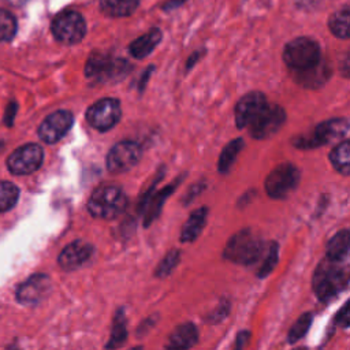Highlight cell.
<instances>
[{"label": "cell", "mask_w": 350, "mask_h": 350, "mask_svg": "<svg viewBox=\"0 0 350 350\" xmlns=\"http://www.w3.org/2000/svg\"><path fill=\"white\" fill-rule=\"evenodd\" d=\"M349 23H350V10L347 5H345L331 15L328 21V27L336 37L349 38Z\"/></svg>", "instance_id": "obj_26"}, {"label": "cell", "mask_w": 350, "mask_h": 350, "mask_svg": "<svg viewBox=\"0 0 350 350\" xmlns=\"http://www.w3.org/2000/svg\"><path fill=\"white\" fill-rule=\"evenodd\" d=\"M349 133V122L347 119H329L314 127V130L309 134L299 135L294 139V145L302 149L319 148L332 141H338L345 138Z\"/></svg>", "instance_id": "obj_6"}, {"label": "cell", "mask_w": 350, "mask_h": 350, "mask_svg": "<svg viewBox=\"0 0 350 350\" xmlns=\"http://www.w3.org/2000/svg\"><path fill=\"white\" fill-rule=\"evenodd\" d=\"M347 308H349V304L346 302L343 306H342V309L339 310V313L336 314V324H339L340 327H343V328H346V327H349V323H350V319H349V310H347Z\"/></svg>", "instance_id": "obj_34"}, {"label": "cell", "mask_w": 350, "mask_h": 350, "mask_svg": "<svg viewBox=\"0 0 350 350\" xmlns=\"http://www.w3.org/2000/svg\"><path fill=\"white\" fill-rule=\"evenodd\" d=\"M329 160L335 170L343 175H349L350 171V144L347 139L339 142L329 153Z\"/></svg>", "instance_id": "obj_24"}, {"label": "cell", "mask_w": 350, "mask_h": 350, "mask_svg": "<svg viewBox=\"0 0 350 350\" xmlns=\"http://www.w3.org/2000/svg\"><path fill=\"white\" fill-rule=\"evenodd\" d=\"M19 198V189L16 185L0 180V212L10 211Z\"/></svg>", "instance_id": "obj_28"}, {"label": "cell", "mask_w": 350, "mask_h": 350, "mask_svg": "<svg viewBox=\"0 0 350 350\" xmlns=\"http://www.w3.org/2000/svg\"><path fill=\"white\" fill-rule=\"evenodd\" d=\"M343 261L325 257L317 265L312 283L314 294L320 301L328 302L347 287L349 272Z\"/></svg>", "instance_id": "obj_1"}, {"label": "cell", "mask_w": 350, "mask_h": 350, "mask_svg": "<svg viewBox=\"0 0 350 350\" xmlns=\"http://www.w3.org/2000/svg\"><path fill=\"white\" fill-rule=\"evenodd\" d=\"M160 40H161V31L159 29H152L146 34L134 40L129 46V52L135 59H144L156 48Z\"/></svg>", "instance_id": "obj_19"}, {"label": "cell", "mask_w": 350, "mask_h": 350, "mask_svg": "<svg viewBox=\"0 0 350 350\" xmlns=\"http://www.w3.org/2000/svg\"><path fill=\"white\" fill-rule=\"evenodd\" d=\"M53 37L66 45L79 42L86 34L83 16L77 11H63L55 16L51 25Z\"/></svg>", "instance_id": "obj_7"}, {"label": "cell", "mask_w": 350, "mask_h": 350, "mask_svg": "<svg viewBox=\"0 0 350 350\" xmlns=\"http://www.w3.org/2000/svg\"><path fill=\"white\" fill-rule=\"evenodd\" d=\"M127 338V329H126V316L122 309H119L113 317L112 323V329H111V336L107 342V349H118L124 343Z\"/></svg>", "instance_id": "obj_25"}, {"label": "cell", "mask_w": 350, "mask_h": 350, "mask_svg": "<svg viewBox=\"0 0 350 350\" xmlns=\"http://www.w3.org/2000/svg\"><path fill=\"white\" fill-rule=\"evenodd\" d=\"M297 350H306V349H297Z\"/></svg>", "instance_id": "obj_40"}, {"label": "cell", "mask_w": 350, "mask_h": 350, "mask_svg": "<svg viewBox=\"0 0 350 350\" xmlns=\"http://www.w3.org/2000/svg\"><path fill=\"white\" fill-rule=\"evenodd\" d=\"M198 340V331L193 323H183L178 325L170 335L167 350H189Z\"/></svg>", "instance_id": "obj_18"}, {"label": "cell", "mask_w": 350, "mask_h": 350, "mask_svg": "<svg viewBox=\"0 0 350 350\" xmlns=\"http://www.w3.org/2000/svg\"><path fill=\"white\" fill-rule=\"evenodd\" d=\"M228 313V302L224 301L220 304V306H217V309L213 310V313L209 316V320L216 323V321H220L221 319H224Z\"/></svg>", "instance_id": "obj_33"}, {"label": "cell", "mask_w": 350, "mask_h": 350, "mask_svg": "<svg viewBox=\"0 0 350 350\" xmlns=\"http://www.w3.org/2000/svg\"><path fill=\"white\" fill-rule=\"evenodd\" d=\"M51 290V280L46 275L37 273L26 279L16 288V299L23 305H34L44 299Z\"/></svg>", "instance_id": "obj_15"}, {"label": "cell", "mask_w": 350, "mask_h": 350, "mask_svg": "<svg viewBox=\"0 0 350 350\" xmlns=\"http://www.w3.org/2000/svg\"><path fill=\"white\" fill-rule=\"evenodd\" d=\"M129 350H144L141 346H135V347H131V349H129Z\"/></svg>", "instance_id": "obj_39"}, {"label": "cell", "mask_w": 350, "mask_h": 350, "mask_svg": "<svg viewBox=\"0 0 350 350\" xmlns=\"http://www.w3.org/2000/svg\"><path fill=\"white\" fill-rule=\"evenodd\" d=\"M349 253V231L336 232L327 243L325 257L331 260H346Z\"/></svg>", "instance_id": "obj_22"}, {"label": "cell", "mask_w": 350, "mask_h": 350, "mask_svg": "<svg viewBox=\"0 0 350 350\" xmlns=\"http://www.w3.org/2000/svg\"><path fill=\"white\" fill-rule=\"evenodd\" d=\"M206 215H208V209L205 206L196 209L189 219L186 220L183 228H182V234H180V241L182 242H193L202 231L205 221H206Z\"/></svg>", "instance_id": "obj_20"}, {"label": "cell", "mask_w": 350, "mask_h": 350, "mask_svg": "<svg viewBox=\"0 0 350 350\" xmlns=\"http://www.w3.org/2000/svg\"><path fill=\"white\" fill-rule=\"evenodd\" d=\"M243 148V139L242 138H235L231 142H228L224 149L221 150L220 156H219V161H217V170L220 172H227L231 165L234 164L238 153L241 152V149Z\"/></svg>", "instance_id": "obj_27"}, {"label": "cell", "mask_w": 350, "mask_h": 350, "mask_svg": "<svg viewBox=\"0 0 350 350\" xmlns=\"http://www.w3.org/2000/svg\"><path fill=\"white\" fill-rule=\"evenodd\" d=\"M299 171L290 163H283L275 167L265 179L267 194L272 198H286L298 186Z\"/></svg>", "instance_id": "obj_8"}, {"label": "cell", "mask_w": 350, "mask_h": 350, "mask_svg": "<svg viewBox=\"0 0 350 350\" xmlns=\"http://www.w3.org/2000/svg\"><path fill=\"white\" fill-rule=\"evenodd\" d=\"M93 254V246L85 241H74L68 243L59 254V265L63 269H75L85 264Z\"/></svg>", "instance_id": "obj_17"}, {"label": "cell", "mask_w": 350, "mask_h": 350, "mask_svg": "<svg viewBox=\"0 0 350 350\" xmlns=\"http://www.w3.org/2000/svg\"><path fill=\"white\" fill-rule=\"evenodd\" d=\"M159 182V178L154 179L153 186L142 196L138 209L139 212H144V217H145V226H149L161 212V208L164 205V201L170 197V194L172 193L174 187H176L175 183L165 186L164 189L156 191L154 186Z\"/></svg>", "instance_id": "obj_16"}, {"label": "cell", "mask_w": 350, "mask_h": 350, "mask_svg": "<svg viewBox=\"0 0 350 350\" xmlns=\"http://www.w3.org/2000/svg\"><path fill=\"white\" fill-rule=\"evenodd\" d=\"M16 34V19L7 11L0 8V41H11Z\"/></svg>", "instance_id": "obj_29"}, {"label": "cell", "mask_w": 350, "mask_h": 350, "mask_svg": "<svg viewBox=\"0 0 350 350\" xmlns=\"http://www.w3.org/2000/svg\"><path fill=\"white\" fill-rule=\"evenodd\" d=\"M8 4H11V5H14V7H21V5H23V4H26L27 3V0H5Z\"/></svg>", "instance_id": "obj_38"}, {"label": "cell", "mask_w": 350, "mask_h": 350, "mask_svg": "<svg viewBox=\"0 0 350 350\" xmlns=\"http://www.w3.org/2000/svg\"><path fill=\"white\" fill-rule=\"evenodd\" d=\"M286 120V112L280 105L267 104L258 116L247 126L250 135L256 139L269 138L276 134Z\"/></svg>", "instance_id": "obj_10"}, {"label": "cell", "mask_w": 350, "mask_h": 350, "mask_svg": "<svg viewBox=\"0 0 350 350\" xmlns=\"http://www.w3.org/2000/svg\"><path fill=\"white\" fill-rule=\"evenodd\" d=\"M278 257H279V253H278V245L276 243H271V246L268 247L265 256H264V260L260 265V269H258V278H265L268 276L273 268L276 267L278 264Z\"/></svg>", "instance_id": "obj_32"}, {"label": "cell", "mask_w": 350, "mask_h": 350, "mask_svg": "<svg viewBox=\"0 0 350 350\" xmlns=\"http://www.w3.org/2000/svg\"><path fill=\"white\" fill-rule=\"evenodd\" d=\"M283 60L288 68L301 72L314 67L320 60V46L309 37H298L283 49Z\"/></svg>", "instance_id": "obj_4"}, {"label": "cell", "mask_w": 350, "mask_h": 350, "mask_svg": "<svg viewBox=\"0 0 350 350\" xmlns=\"http://www.w3.org/2000/svg\"><path fill=\"white\" fill-rule=\"evenodd\" d=\"M262 252V241L250 228H246L230 238L224 249V257L235 264L252 265L260 260Z\"/></svg>", "instance_id": "obj_2"}, {"label": "cell", "mask_w": 350, "mask_h": 350, "mask_svg": "<svg viewBox=\"0 0 350 350\" xmlns=\"http://www.w3.org/2000/svg\"><path fill=\"white\" fill-rule=\"evenodd\" d=\"M74 116L70 111L60 109L48 115L38 127V137L46 144H55L62 139L71 129Z\"/></svg>", "instance_id": "obj_13"}, {"label": "cell", "mask_w": 350, "mask_h": 350, "mask_svg": "<svg viewBox=\"0 0 350 350\" xmlns=\"http://www.w3.org/2000/svg\"><path fill=\"white\" fill-rule=\"evenodd\" d=\"M16 113V104L14 101H11L5 109V115H4V122L11 126L12 124V120H14V116Z\"/></svg>", "instance_id": "obj_36"}, {"label": "cell", "mask_w": 350, "mask_h": 350, "mask_svg": "<svg viewBox=\"0 0 350 350\" xmlns=\"http://www.w3.org/2000/svg\"><path fill=\"white\" fill-rule=\"evenodd\" d=\"M130 64L124 59L104 53H94L89 57L85 67V75L96 82H113L126 77Z\"/></svg>", "instance_id": "obj_5"}, {"label": "cell", "mask_w": 350, "mask_h": 350, "mask_svg": "<svg viewBox=\"0 0 350 350\" xmlns=\"http://www.w3.org/2000/svg\"><path fill=\"white\" fill-rule=\"evenodd\" d=\"M126 204V196L119 187L103 185L92 193L88 201V211L98 219H115L124 211Z\"/></svg>", "instance_id": "obj_3"}, {"label": "cell", "mask_w": 350, "mask_h": 350, "mask_svg": "<svg viewBox=\"0 0 350 350\" xmlns=\"http://www.w3.org/2000/svg\"><path fill=\"white\" fill-rule=\"evenodd\" d=\"M179 256H180V253H179L178 249H174V250L168 252V253L163 257V260L159 262L154 275H156L157 278H164V276L170 275V273L174 271V268L178 265V262H179Z\"/></svg>", "instance_id": "obj_31"}, {"label": "cell", "mask_w": 350, "mask_h": 350, "mask_svg": "<svg viewBox=\"0 0 350 350\" xmlns=\"http://www.w3.org/2000/svg\"><path fill=\"white\" fill-rule=\"evenodd\" d=\"M44 150L37 144H26L15 149L7 159V167L14 175H27L40 168Z\"/></svg>", "instance_id": "obj_11"}, {"label": "cell", "mask_w": 350, "mask_h": 350, "mask_svg": "<svg viewBox=\"0 0 350 350\" xmlns=\"http://www.w3.org/2000/svg\"><path fill=\"white\" fill-rule=\"evenodd\" d=\"M267 98L261 92H250L245 94L235 105L237 127H247L267 105Z\"/></svg>", "instance_id": "obj_14"}, {"label": "cell", "mask_w": 350, "mask_h": 350, "mask_svg": "<svg viewBox=\"0 0 350 350\" xmlns=\"http://www.w3.org/2000/svg\"><path fill=\"white\" fill-rule=\"evenodd\" d=\"M312 320H313L312 313H304L302 316H299V319L294 323V325L291 327V329L288 332V342L295 343L299 339H302L304 335L308 332V329L312 324Z\"/></svg>", "instance_id": "obj_30"}, {"label": "cell", "mask_w": 350, "mask_h": 350, "mask_svg": "<svg viewBox=\"0 0 350 350\" xmlns=\"http://www.w3.org/2000/svg\"><path fill=\"white\" fill-rule=\"evenodd\" d=\"M329 67L321 60L312 68L298 72V81L305 86H320L329 77Z\"/></svg>", "instance_id": "obj_23"}, {"label": "cell", "mask_w": 350, "mask_h": 350, "mask_svg": "<svg viewBox=\"0 0 350 350\" xmlns=\"http://www.w3.org/2000/svg\"><path fill=\"white\" fill-rule=\"evenodd\" d=\"M120 116V103L112 97H105L96 101L86 111L88 123L98 131H107L112 129L119 122Z\"/></svg>", "instance_id": "obj_9"}, {"label": "cell", "mask_w": 350, "mask_h": 350, "mask_svg": "<svg viewBox=\"0 0 350 350\" xmlns=\"http://www.w3.org/2000/svg\"><path fill=\"white\" fill-rule=\"evenodd\" d=\"M250 339V332L249 331H242L238 334L237 336V340H235V346H234V350H245L247 342Z\"/></svg>", "instance_id": "obj_35"}, {"label": "cell", "mask_w": 350, "mask_h": 350, "mask_svg": "<svg viewBox=\"0 0 350 350\" xmlns=\"http://www.w3.org/2000/svg\"><path fill=\"white\" fill-rule=\"evenodd\" d=\"M183 1H186V0H168L167 4H165L163 8H164V10H171V8H175V7L180 5Z\"/></svg>", "instance_id": "obj_37"}, {"label": "cell", "mask_w": 350, "mask_h": 350, "mask_svg": "<svg viewBox=\"0 0 350 350\" xmlns=\"http://www.w3.org/2000/svg\"><path fill=\"white\" fill-rule=\"evenodd\" d=\"M142 149L134 141H122L111 148L107 154V168L113 174L133 168L141 159Z\"/></svg>", "instance_id": "obj_12"}, {"label": "cell", "mask_w": 350, "mask_h": 350, "mask_svg": "<svg viewBox=\"0 0 350 350\" xmlns=\"http://www.w3.org/2000/svg\"><path fill=\"white\" fill-rule=\"evenodd\" d=\"M138 4L139 0H100V7L103 12L113 18L131 15Z\"/></svg>", "instance_id": "obj_21"}]
</instances>
